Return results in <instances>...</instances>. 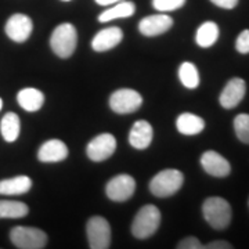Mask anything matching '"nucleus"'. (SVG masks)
Returning <instances> with one entry per match:
<instances>
[{"label": "nucleus", "mask_w": 249, "mask_h": 249, "mask_svg": "<svg viewBox=\"0 0 249 249\" xmlns=\"http://www.w3.org/2000/svg\"><path fill=\"white\" fill-rule=\"evenodd\" d=\"M202 214L206 223L214 230H224L230 226L232 211L230 204L220 196H209L202 205Z\"/></svg>", "instance_id": "f257e3e1"}, {"label": "nucleus", "mask_w": 249, "mask_h": 249, "mask_svg": "<svg viewBox=\"0 0 249 249\" xmlns=\"http://www.w3.org/2000/svg\"><path fill=\"white\" fill-rule=\"evenodd\" d=\"M160 211L155 205H144L139 209L132 223V235L137 240H147L158 231Z\"/></svg>", "instance_id": "f03ea898"}, {"label": "nucleus", "mask_w": 249, "mask_h": 249, "mask_svg": "<svg viewBox=\"0 0 249 249\" xmlns=\"http://www.w3.org/2000/svg\"><path fill=\"white\" fill-rule=\"evenodd\" d=\"M78 46V31L71 22H62L54 28L50 36V47L60 58H70Z\"/></svg>", "instance_id": "7ed1b4c3"}, {"label": "nucleus", "mask_w": 249, "mask_h": 249, "mask_svg": "<svg viewBox=\"0 0 249 249\" xmlns=\"http://www.w3.org/2000/svg\"><path fill=\"white\" fill-rule=\"evenodd\" d=\"M184 175L178 169H165L157 173L150 181V191L154 196L168 198L175 196L183 187Z\"/></svg>", "instance_id": "20e7f679"}, {"label": "nucleus", "mask_w": 249, "mask_h": 249, "mask_svg": "<svg viewBox=\"0 0 249 249\" xmlns=\"http://www.w3.org/2000/svg\"><path fill=\"white\" fill-rule=\"evenodd\" d=\"M10 241L18 249H43L47 247V234L37 227L17 226L10 230Z\"/></svg>", "instance_id": "39448f33"}, {"label": "nucleus", "mask_w": 249, "mask_h": 249, "mask_svg": "<svg viewBox=\"0 0 249 249\" xmlns=\"http://www.w3.org/2000/svg\"><path fill=\"white\" fill-rule=\"evenodd\" d=\"M86 235L89 248L91 249H107L111 247V226L107 219L101 216H93L86 224Z\"/></svg>", "instance_id": "423d86ee"}, {"label": "nucleus", "mask_w": 249, "mask_h": 249, "mask_svg": "<svg viewBox=\"0 0 249 249\" xmlns=\"http://www.w3.org/2000/svg\"><path fill=\"white\" fill-rule=\"evenodd\" d=\"M142 106V97L139 91L129 88L115 90L109 96V108L119 115L133 114Z\"/></svg>", "instance_id": "0eeeda50"}, {"label": "nucleus", "mask_w": 249, "mask_h": 249, "mask_svg": "<svg viewBox=\"0 0 249 249\" xmlns=\"http://www.w3.org/2000/svg\"><path fill=\"white\" fill-rule=\"evenodd\" d=\"M116 151V139L114 134L101 133L90 140L86 147V155L93 162H103L114 155Z\"/></svg>", "instance_id": "6e6552de"}, {"label": "nucleus", "mask_w": 249, "mask_h": 249, "mask_svg": "<svg viewBox=\"0 0 249 249\" xmlns=\"http://www.w3.org/2000/svg\"><path fill=\"white\" fill-rule=\"evenodd\" d=\"M136 180L130 175H116L106 186V196L114 202H124L133 196Z\"/></svg>", "instance_id": "1a4fd4ad"}, {"label": "nucleus", "mask_w": 249, "mask_h": 249, "mask_svg": "<svg viewBox=\"0 0 249 249\" xmlns=\"http://www.w3.org/2000/svg\"><path fill=\"white\" fill-rule=\"evenodd\" d=\"M34 31V22L31 17L22 13H16L7 19L4 25V32L10 40L16 43H24L32 35Z\"/></svg>", "instance_id": "9d476101"}, {"label": "nucleus", "mask_w": 249, "mask_h": 249, "mask_svg": "<svg viewBox=\"0 0 249 249\" xmlns=\"http://www.w3.org/2000/svg\"><path fill=\"white\" fill-rule=\"evenodd\" d=\"M172 27H173V18L165 13H160V14H152L148 17L142 18L139 22V32L142 36L154 37V36L163 35Z\"/></svg>", "instance_id": "9b49d317"}, {"label": "nucleus", "mask_w": 249, "mask_h": 249, "mask_svg": "<svg viewBox=\"0 0 249 249\" xmlns=\"http://www.w3.org/2000/svg\"><path fill=\"white\" fill-rule=\"evenodd\" d=\"M247 93V83L241 78H232L227 82L224 89L220 93L219 103L223 108L231 109L235 108L245 97Z\"/></svg>", "instance_id": "f8f14e48"}, {"label": "nucleus", "mask_w": 249, "mask_h": 249, "mask_svg": "<svg viewBox=\"0 0 249 249\" xmlns=\"http://www.w3.org/2000/svg\"><path fill=\"white\" fill-rule=\"evenodd\" d=\"M124 39V32L119 27H108L98 31L91 39V49L97 53H104L115 49Z\"/></svg>", "instance_id": "ddd939ff"}, {"label": "nucleus", "mask_w": 249, "mask_h": 249, "mask_svg": "<svg viewBox=\"0 0 249 249\" xmlns=\"http://www.w3.org/2000/svg\"><path fill=\"white\" fill-rule=\"evenodd\" d=\"M70 150L67 144L58 139H52L45 142L37 150V160L43 163H57L67 160Z\"/></svg>", "instance_id": "4468645a"}, {"label": "nucleus", "mask_w": 249, "mask_h": 249, "mask_svg": "<svg viewBox=\"0 0 249 249\" xmlns=\"http://www.w3.org/2000/svg\"><path fill=\"white\" fill-rule=\"evenodd\" d=\"M202 169L213 178H226L231 172V165L223 155L216 151H206L201 157Z\"/></svg>", "instance_id": "2eb2a0df"}, {"label": "nucleus", "mask_w": 249, "mask_h": 249, "mask_svg": "<svg viewBox=\"0 0 249 249\" xmlns=\"http://www.w3.org/2000/svg\"><path fill=\"white\" fill-rule=\"evenodd\" d=\"M154 129L148 121H136L129 132V144L136 150H145L151 145Z\"/></svg>", "instance_id": "dca6fc26"}, {"label": "nucleus", "mask_w": 249, "mask_h": 249, "mask_svg": "<svg viewBox=\"0 0 249 249\" xmlns=\"http://www.w3.org/2000/svg\"><path fill=\"white\" fill-rule=\"evenodd\" d=\"M45 93L36 88H24L17 93V103L27 112H36L45 104Z\"/></svg>", "instance_id": "f3484780"}, {"label": "nucleus", "mask_w": 249, "mask_h": 249, "mask_svg": "<svg viewBox=\"0 0 249 249\" xmlns=\"http://www.w3.org/2000/svg\"><path fill=\"white\" fill-rule=\"evenodd\" d=\"M32 180L28 176H16L0 180V196H22L32 188Z\"/></svg>", "instance_id": "a211bd4d"}, {"label": "nucleus", "mask_w": 249, "mask_h": 249, "mask_svg": "<svg viewBox=\"0 0 249 249\" xmlns=\"http://www.w3.org/2000/svg\"><path fill=\"white\" fill-rule=\"evenodd\" d=\"M136 13V4L130 0H121L115 4H112L109 9L104 10L98 16V22H109L119 18H129Z\"/></svg>", "instance_id": "6ab92c4d"}, {"label": "nucleus", "mask_w": 249, "mask_h": 249, "mask_svg": "<svg viewBox=\"0 0 249 249\" xmlns=\"http://www.w3.org/2000/svg\"><path fill=\"white\" fill-rule=\"evenodd\" d=\"M176 127H178V133L184 134V136H196L205 129V121L196 114L183 112L176 119Z\"/></svg>", "instance_id": "aec40b11"}, {"label": "nucleus", "mask_w": 249, "mask_h": 249, "mask_svg": "<svg viewBox=\"0 0 249 249\" xmlns=\"http://www.w3.org/2000/svg\"><path fill=\"white\" fill-rule=\"evenodd\" d=\"M21 121L14 112H7L0 121V133L6 142H14L19 137Z\"/></svg>", "instance_id": "412c9836"}, {"label": "nucleus", "mask_w": 249, "mask_h": 249, "mask_svg": "<svg viewBox=\"0 0 249 249\" xmlns=\"http://www.w3.org/2000/svg\"><path fill=\"white\" fill-rule=\"evenodd\" d=\"M219 27L213 21H206L201 27L196 29V42L199 47L208 49L211 46H213L217 39H219Z\"/></svg>", "instance_id": "4be33fe9"}, {"label": "nucleus", "mask_w": 249, "mask_h": 249, "mask_svg": "<svg viewBox=\"0 0 249 249\" xmlns=\"http://www.w3.org/2000/svg\"><path fill=\"white\" fill-rule=\"evenodd\" d=\"M29 213L27 204L19 201L0 199V219H22Z\"/></svg>", "instance_id": "5701e85b"}, {"label": "nucleus", "mask_w": 249, "mask_h": 249, "mask_svg": "<svg viewBox=\"0 0 249 249\" xmlns=\"http://www.w3.org/2000/svg\"><path fill=\"white\" fill-rule=\"evenodd\" d=\"M178 79L186 89H196L199 86V72L193 62H183L178 67Z\"/></svg>", "instance_id": "b1692460"}, {"label": "nucleus", "mask_w": 249, "mask_h": 249, "mask_svg": "<svg viewBox=\"0 0 249 249\" xmlns=\"http://www.w3.org/2000/svg\"><path fill=\"white\" fill-rule=\"evenodd\" d=\"M234 130L241 142L249 144V114H240L234 118Z\"/></svg>", "instance_id": "393cba45"}, {"label": "nucleus", "mask_w": 249, "mask_h": 249, "mask_svg": "<svg viewBox=\"0 0 249 249\" xmlns=\"http://www.w3.org/2000/svg\"><path fill=\"white\" fill-rule=\"evenodd\" d=\"M184 4H186V0H152V7L160 13L175 11V10L181 9Z\"/></svg>", "instance_id": "a878e982"}, {"label": "nucleus", "mask_w": 249, "mask_h": 249, "mask_svg": "<svg viewBox=\"0 0 249 249\" xmlns=\"http://www.w3.org/2000/svg\"><path fill=\"white\" fill-rule=\"evenodd\" d=\"M235 49L240 54H248L249 53V29L242 31L237 40H235Z\"/></svg>", "instance_id": "bb28decb"}, {"label": "nucleus", "mask_w": 249, "mask_h": 249, "mask_svg": "<svg viewBox=\"0 0 249 249\" xmlns=\"http://www.w3.org/2000/svg\"><path fill=\"white\" fill-rule=\"evenodd\" d=\"M178 249H202L205 248L196 237H186L178 244Z\"/></svg>", "instance_id": "cd10ccee"}, {"label": "nucleus", "mask_w": 249, "mask_h": 249, "mask_svg": "<svg viewBox=\"0 0 249 249\" xmlns=\"http://www.w3.org/2000/svg\"><path fill=\"white\" fill-rule=\"evenodd\" d=\"M211 3H213L214 6L220 7L224 10H232L237 7L238 0H211Z\"/></svg>", "instance_id": "c85d7f7f"}, {"label": "nucleus", "mask_w": 249, "mask_h": 249, "mask_svg": "<svg viewBox=\"0 0 249 249\" xmlns=\"http://www.w3.org/2000/svg\"><path fill=\"white\" fill-rule=\"evenodd\" d=\"M205 248L208 249H231L232 245L227 241H212Z\"/></svg>", "instance_id": "c756f323"}, {"label": "nucleus", "mask_w": 249, "mask_h": 249, "mask_svg": "<svg viewBox=\"0 0 249 249\" xmlns=\"http://www.w3.org/2000/svg\"><path fill=\"white\" fill-rule=\"evenodd\" d=\"M96 3H97L98 6H104V7H107V6H112V4H115L118 1H121V0H94Z\"/></svg>", "instance_id": "7c9ffc66"}, {"label": "nucleus", "mask_w": 249, "mask_h": 249, "mask_svg": "<svg viewBox=\"0 0 249 249\" xmlns=\"http://www.w3.org/2000/svg\"><path fill=\"white\" fill-rule=\"evenodd\" d=\"M1 108H3V100L0 98V111H1Z\"/></svg>", "instance_id": "2f4dec72"}, {"label": "nucleus", "mask_w": 249, "mask_h": 249, "mask_svg": "<svg viewBox=\"0 0 249 249\" xmlns=\"http://www.w3.org/2000/svg\"><path fill=\"white\" fill-rule=\"evenodd\" d=\"M61 1H71V0H61Z\"/></svg>", "instance_id": "473e14b6"}, {"label": "nucleus", "mask_w": 249, "mask_h": 249, "mask_svg": "<svg viewBox=\"0 0 249 249\" xmlns=\"http://www.w3.org/2000/svg\"><path fill=\"white\" fill-rule=\"evenodd\" d=\"M248 206H249V201H248Z\"/></svg>", "instance_id": "72a5a7b5"}]
</instances>
